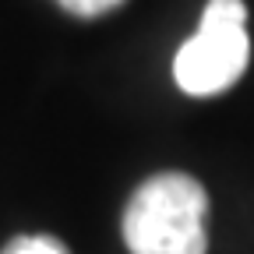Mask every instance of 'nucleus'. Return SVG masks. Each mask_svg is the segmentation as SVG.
<instances>
[{
	"instance_id": "nucleus-4",
	"label": "nucleus",
	"mask_w": 254,
	"mask_h": 254,
	"mask_svg": "<svg viewBox=\"0 0 254 254\" xmlns=\"http://www.w3.org/2000/svg\"><path fill=\"white\" fill-rule=\"evenodd\" d=\"M57 4L67 14H74V18H99V14L117 11L124 0H57Z\"/></svg>"
},
{
	"instance_id": "nucleus-2",
	"label": "nucleus",
	"mask_w": 254,
	"mask_h": 254,
	"mask_svg": "<svg viewBox=\"0 0 254 254\" xmlns=\"http://www.w3.org/2000/svg\"><path fill=\"white\" fill-rule=\"evenodd\" d=\"M247 7L244 0H208L201 11V25L173 60V78L187 95H219L240 81L251 60L247 39Z\"/></svg>"
},
{
	"instance_id": "nucleus-1",
	"label": "nucleus",
	"mask_w": 254,
	"mask_h": 254,
	"mask_svg": "<svg viewBox=\"0 0 254 254\" xmlns=\"http://www.w3.org/2000/svg\"><path fill=\"white\" fill-rule=\"evenodd\" d=\"M208 194L187 173L148 177L124 208V244L131 254H205Z\"/></svg>"
},
{
	"instance_id": "nucleus-3",
	"label": "nucleus",
	"mask_w": 254,
	"mask_h": 254,
	"mask_svg": "<svg viewBox=\"0 0 254 254\" xmlns=\"http://www.w3.org/2000/svg\"><path fill=\"white\" fill-rule=\"evenodd\" d=\"M0 254H71V251L64 247L57 237H43V233H36V237H14Z\"/></svg>"
}]
</instances>
